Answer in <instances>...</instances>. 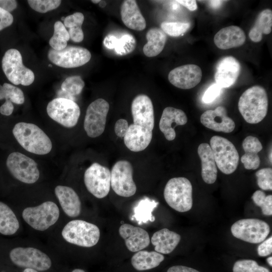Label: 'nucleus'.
<instances>
[{"mask_svg": "<svg viewBox=\"0 0 272 272\" xmlns=\"http://www.w3.org/2000/svg\"><path fill=\"white\" fill-rule=\"evenodd\" d=\"M53 35L67 41L70 38L68 31L63 24L60 21H56L54 25Z\"/></svg>", "mask_w": 272, "mask_h": 272, "instance_id": "49530a36", "label": "nucleus"}, {"mask_svg": "<svg viewBox=\"0 0 272 272\" xmlns=\"http://www.w3.org/2000/svg\"><path fill=\"white\" fill-rule=\"evenodd\" d=\"M181 240L178 233L163 228L155 232L151 237V242L155 251L162 254H169L176 247Z\"/></svg>", "mask_w": 272, "mask_h": 272, "instance_id": "bb28decb", "label": "nucleus"}, {"mask_svg": "<svg viewBox=\"0 0 272 272\" xmlns=\"http://www.w3.org/2000/svg\"><path fill=\"white\" fill-rule=\"evenodd\" d=\"M19 144L26 151L37 155H45L52 149V143L47 134L36 125L19 122L13 129Z\"/></svg>", "mask_w": 272, "mask_h": 272, "instance_id": "f03ea898", "label": "nucleus"}, {"mask_svg": "<svg viewBox=\"0 0 272 272\" xmlns=\"http://www.w3.org/2000/svg\"><path fill=\"white\" fill-rule=\"evenodd\" d=\"M5 99L17 104L24 102L25 97L23 91L19 88L5 83L0 85V100Z\"/></svg>", "mask_w": 272, "mask_h": 272, "instance_id": "72a5a7b5", "label": "nucleus"}, {"mask_svg": "<svg viewBox=\"0 0 272 272\" xmlns=\"http://www.w3.org/2000/svg\"><path fill=\"white\" fill-rule=\"evenodd\" d=\"M200 120L205 126L216 131L229 133L235 127L234 121L228 116L226 109L222 106L205 111Z\"/></svg>", "mask_w": 272, "mask_h": 272, "instance_id": "a211bd4d", "label": "nucleus"}, {"mask_svg": "<svg viewBox=\"0 0 272 272\" xmlns=\"http://www.w3.org/2000/svg\"><path fill=\"white\" fill-rule=\"evenodd\" d=\"M266 260L268 263L271 266H272V257L271 256L268 257L266 259Z\"/></svg>", "mask_w": 272, "mask_h": 272, "instance_id": "bf43d9fd", "label": "nucleus"}, {"mask_svg": "<svg viewBox=\"0 0 272 272\" xmlns=\"http://www.w3.org/2000/svg\"><path fill=\"white\" fill-rule=\"evenodd\" d=\"M135 46L136 41L133 36L126 34L118 39L114 49L117 54L122 55L131 52Z\"/></svg>", "mask_w": 272, "mask_h": 272, "instance_id": "58836bf2", "label": "nucleus"}, {"mask_svg": "<svg viewBox=\"0 0 272 272\" xmlns=\"http://www.w3.org/2000/svg\"><path fill=\"white\" fill-rule=\"evenodd\" d=\"M258 254L260 256H266L272 252V237L264 240L257 248Z\"/></svg>", "mask_w": 272, "mask_h": 272, "instance_id": "c03bdc74", "label": "nucleus"}, {"mask_svg": "<svg viewBox=\"0 0 272 272\" xmlns=\"http://www.w3.org/2000/svg\"><path fill=\"white\" fill-rule=\"evenodd\" d=\"M128 126V122L125 119H118L114 125L115 133L119 137H124L127 131Z\"/></svg>", "mask_w": 272, "mask_h": 272, "instance_id": "de8ad7c7", "label": "nucleus"}, {"mask_svg": "<svg viewBox=\"0 0 272 272\" xmlns=\"http://www.w3.org/2000/svg\"><path fill=\"white\" fill-rule=\"evenodd\" d=\"M121 20L129 29L142 31L146 26V20L135 1H124L120 7Z\"/></svg>", "mask_w": 272, "mask_h": 272, "instance_id": "393cba45", "label": "nucleus"}, {"mask_svg": "<svg viewBox=\"0 0 272 272\" xmlns=\"http://www.w3.org/2000/svg\"><path fill=\"white\" fill-rule=\"evenodd\" d=\"M54 192L62 210L67 216L75 218L79 216L81 211V200L72 188L58 185L55 187Z\"/></svg>", "mask_w": 272, "mask_h": 272, "instance_id": "5701e85b", "label": "nucleus"}, {"mask_svg": "<svg viewBox=\"0 0 272 272\" xmlns=\"http://www.w3.org/2000/svg\"><path fill=\"white\" fill-rule=\"evenodd\" d=\"M236 238L251 243L262 242L269 234L270 228L265 221L257 219H244L235 222L231 227Z\"/></svg>", "mask_w": 272, "mask_h": 272, "instance_id": "1a4fd4ad", "label": "nucleus"}, {"mask_svg": "<svg viewBox=\"0 0 272 272\" xmlns=\"http://www.w3.org/2000/svg\"><path fill=\"white\" fill-rule=\"evenodd\" d=\"M23 272H39L35 269H31V268H25Z\"/></svg>", "mask_w": 272, "mask_h": 272, "instance_id": "13d9d810", "label": "nucleus"}, {"mask_svg": "<svg viewBox=\"0 0 272 272\" xmlns=\"http://www.w3.org/2000/svg\"><path fill=\"white\" fill-rule=\"evenodd\" d=\"M187 122L186 114L181 109L167 107L163 111L159 122V128L168 141H173L176 137L174 128L183 125Z\"/></svg>", "mask_w": 272, "mask_h": 272, "instance_id": "412c9836", "label": "nucleus"}, {"mask_svg": "<svg viewBox=\"0 0 272 272\" xmlns=\"http://www.w3.org/2000/svg\"><path fill=\"white\" fill-rule=\"evenodd\" d=\"M84 180L87 190L95 197L102 198L108 195L111 186V173L108 168L93 163L85 171Z\"/></svg>", "mask_w": 272, "mask_h": 272, "instance_id": "ddd939ff", "label": "nucleus"}, {"mask_svg": "<svg viewBox=\"0 0 272 272\" xmlns=\"http://www.w3.org/2000/svg\"><path fill=\"white\" fill-rule=\"evenodd\" d=\"M222 88L215 83L210 86L204 93L202 101L206 104L214 102L221 94Z\"/></svg>", "mask_w": 272, "mask_h": 272, "instance_id": "79ce46f5", "label": "nucleus"}, {"mask_svg": "<svg viewBox=\"0 0 272 272\" xmlns=\"http://www.w3.org/2000/svg\"><path fill=\"white\" fill-rule=\"evenodd\" d=\"M49 44L52 49L55 50H61L67 46V41L54 35L50 38Z\"/></svg>", "mask_w": 272, "mask_h": 272, "instance_id": "09e8293b", "label": "nucleus"}, {"mask_svg": "<svg viewBox=\"0 0 272 272\" xmlns=\"http://www.w3.org/2000/svg\"><path fill=\"white\" fill-rule=\"evenodd\" d=\"M9 256L12 262L21 267L43 271L48 270L51 266L49 257L34 247H16L10 251Z\"/></svg>", "mask_w": 272, "mask_h": 272, "instance_id": "6e6552de", "label": "nucleus"}, {"mask_svg": "<svg viewBox=\"0 0 272 272\" xmlns=\"http://www.w3.org/2000/svg\"><path fill=\"white\" fill-rule=\"evenodd\" d=\"M147 43L143 47L144 54L148 57H154L160 54L164 48L166 34L160 28H153L147 33Z\"/></svg>", "mask_w": 272, "mask_h": 272, "instance_id": "c756f323", "label": "nucleus"}, {"mask_svg": "<svg viewBox=\"0 0 272 272\" xmlns=\"http://www.w3.org/2000/svg\"><path fill=\"white\" fill-rule=\"evenodd\" d=\"M19 227L18 220L12 209L0 201V233L4 235H13Z\"/></svg>", "mask_w": 272, "mask_h": 272, "instance_id": "2f4dec72", "label": "nucleus"}, {"mask_svg": "<svg viewBox=\"0 0 272 272\" xmlns=\"http://www.w3.org/2000/svg\"><path fill=\"white\" fill-rule=\"evenodd\" d=\"M111 173V186L117 195L122 197L133 195L137 186L133 180V168L126 160H120L114 164Z\"/></svg>", "mask_w": 272, "mask_h": 272, "instance_id": "f8f14e48", "label": "nucleus"}, {"mask_svg": "<svg viewBox=\"0 0 272 272\" xmlns=\"http://www.w3.org/2000/svg\"><path fill=\"white\" fill-rule=\"evenodd\" d=\"M84 86L85 83L80 76H73L67 78L62 82L61 89L62 92L73 99L74 96L81 93Z\"/></svg>", "mask_w": 272, "mask_h": 272, "instance_id": "f704fd0d", "label": "nucleus"}, {"mask_svg": "<svg viewBox=\"0 0 272 272\" xmlns=\"http://www.w3.org/2000/svg\"><path fill=\"white\" fill-rule=\"evenodd\" d=\"M233 272H270L263 266H260L257 262L252 259H241L235 262Z\"/></svg>", "mask_w": 272, "mask_h": 272, "instance_id": "e433bc0d", "label": "nucleus"}, {"mask_svg": "<svg viewBox=\"0 0 272 272\" xmlns=\"http://www.w3.org/2000/svg\"><path fill=\"white\" fill-rule=\"evenodd\" d=\"M118 38L114 35H108L104 39L103 44L109 49L115 48L117 45Z\"/></svg>", "mask_w": 272, "mask_h": 272, "instance_id": "864d4df0", "label": "nucleus"}, {"mask_svg": "<svg viewBox=\"0 0 272 272\" xmlns=\"http://www.w3.org/2000/svg\"><path fill=\"white\" fill-rule=\"evenodd\" d=\"M131 110L133 124L152 131L154 127V113L151 99L145 94L137 96L132 102Z\"/></svg>", "mask_w": 272, "mask_h": 272, "instance_id": "f3484780", "label": "nucleus"}, {"mask_svg": "<svg viewBox=\"0 0 272 272\" xmlns=\"http://www.w3.org/2000/svg\"><path fill=\"white\" fill-rule=\"evenodd\" d=\"M70 38L75 42H80L84 39V33L82 27H76L69 28L68 31Z\"/></svg>", "mask_w": 272, "mask_h": 272, "instance_id": "8fccbe9b", "label": "nucleus"}, {"mask_svg": "<svg viewBox=\"0 0 272 272\" xmlns=\"http://www.w3.org/2000/svg\"><path fill=\"white\" fill-rule=\"evenodd\" d=\"M158 203L155 200L147 197L141 199L134 207L133 217L139 224L154 222L155 218L152 212Z\"/></svg>", "mask_w": 272, "mask_h": 272, "instance_id": "473e14b6", "label": "nucleus"}, {"mask_svg": "<svg viewBox=\"0 0 272 272\" xmlns=\"http://www.w3.org/2000/svg\"><path fill=\"white\" fill-rule=\"evenodd\" d=\"M164 197L173 209L181 213L187 212L193 205L192 184L185 177L172 178L165 185Z\"/></svg>", "mask_w": 272, "mask_h": 272, "instance_id": "7ed1b4c3", "label": "nucleus"}, {"mask_svg": "<svg viewBox=\"0 0 272 272\" xmlns=\"http://www.w3.org/2000/svg\"><path fill=\"white\" fill-rule=\"evenodd\" d=\"M27 2L33 10L41 13L57 8L61 2L60 0H28Z\"/></svg>", "mask_w": 272, "mask_h": 272, "instance_id": "ea45409f", "label": "nucleus"}, {"mask_svg": "<svg viewBox=\"0 0 272 272\" xmlns=\"http://www.w3.org/2000/svg\"><path fill=\"white\" fill-rule=\"evenodd\" d=\"M61 235L67 242L84 247H91L99 241L100 232L95 224L81 220H72L63 227Z\"/></svg>", "mask_w": 272, "mask_h": 272, "instance_id": "20e7f679", "label": "nucleus"}, {"mask_svg": "<svg viewBox=\"0 0 272 272\" xmlns=\"http://www.w3.org/2000/svg\"><path fill=\"white\" fill-rule=\"evenodd\" d=\"M109 109V103L102 98L95 100L88 106L84 127L89 137L96 138L104 132Z\"/></svg>", "mask_w": 272, "mask_h": 272, "instance_id": "4468645a", "label": "nucleus"}, {"mask_svg": "<svg viewBox=\"0 0 272 272\" xmlns=\"http://www.w3.org/2000/svg\"><path fill=\"white\" fill-rule=\"evenodd\" d=\"M244 32L237 26H230L220 29L215 35L216 46L223 50L239 47L245 42Z\"/></svg>", "mask_w": 272, "mask_h": 272, "instance_id": "4be33fe9", "label": "nucleus"}, {"mask_svg": "<svg viewBox=\"0 0 272 272\" xmlns=\"http://www.w3.org/2000/svg\"><path fill=\"white\" fill-rule=\"evenodd\" d=\"M59 216V210L53 201H47L32 207L25 208L22 212L24 220L32 228L45 231L54 225Z\"/></svg>", "mask_w": 272, "mask_h": 272, "instance_id": "0eeeda50", "label": "nucleus"}, {"mask_svg": "<svg viewBox=\"0 0 272 272\" xmlns=\"http://www.w3.org/2000/svg\"><path fill=\"white\" fill-rule=\"evenodd\" d=\"M190 26L188 23L164 22L161 24V29L170 36L178 37L187 31Z\"/></svg>", "mask_w": 272, "mask_h": 272, "instance_id": "4c0bfd02", "label": "nucleus"}, {"mask_svg": "<svg viewBox=\"0 0 272 272\" xmlns=\"http://www.w3.org/2000/svg\"><path fill=\"white\" fill-rule=\"evenodd\" d=\"M210 147L220 170L225 174L233 173L237 169L239 159L233 144L225 138L215 135L210 140Z\"/></svg>", "mask_w": 272, "mask_h": 272, "instance_id": "423d86ee", "label": "nucleus"}, {"mask_svg": "<svg viewBox=\"0 0 272 272\" xmlns=\"http://www.w3.org/2000/svg\"><path fill=\"white\" fill-rule=\"evenodd\" d=\"M202 71L200 67L193 64L178 66L168 74V80L175 87L181 89H190L201 81Z\"/></svg>", "mask_w": 272, "mask_h": 272, "instance_id": "dca6fc26", "label": "nucleus"}, {"mask_svg": "<svg viewBox=\"0 0 272 272\" xmlns=\"http://www.w3.org/2000/svg\"><path fill=\"white\" fill-rule=\"evenodd\" d=\"M84 20V15L80 12L69 15L64 19V26L71 28L76 27H82Z\"/></svg>", "mask_w": 272, "mask_h": 272, "instance_id": "37998d69", "label": "nucleus"}, {"mask_svg": "<svg viewBox=\"0 0 272 272\" xmlns=\"http://www.w3.org/2000/svg\"><path fill=\"white\" fill-rule=\"evenodd\" d=\"M178 3L186 7L191 11H195L197 8L196 1L193 0H178L176 1Z\"/></svg>", "mask_w": 272, "mask_h": 272, "instance_id": "6e6d98bb", "label": "nucleus"}, {"mask_svg": "<svg viewBox=\"0 0 272 272\" xmlns=\"http://www.w3.org/2000/svg\"><path fill=\"white\" fill-rule=\"evenodd\" d=\"M257 185L262 190H272V169L264 168L255 173Z\"/></svg>", "mask_w": 272, "mask_h": 272, "instance_id": "a19ab883", "label": "nucleus"}, {"mask_svg": "<svg viewBox=\"0 0 272 272\" xmlns=\"http://www.w3.org/2000/svg\"><path fill=\"white\" fill-rule=\"evenodd\" d=\"M210 3L211 4L212 6L213 7H218V6H219L220 4H221V1H210Z\"/></svg>", "mask_w": 272, "mask_h": 272, "instance_id": "4d7b16f0", "label": "nucleus"}, {"mask_svg": "<svg viewBox=\"0 0 272 272\" xmlns=\"http://www.w3.org/2000/svg\"><path fill=\"white\" fill-rule=\"evenodd\" d=\"M164 259V255L156 251L140 250L132 256L131 263L136 270L142 271L158 266Z\"/></svg>", "mask_w": 272, "mask_h": 272, "instance_id": "c85d7f7f", "label": "nucleus"}, {"mask_svg": "<svg viewBox=\"0 0 272 272\" xmlns=\"http://www.w3.org/2000/svg\"><path fill=\"white\" fill-rule=\"evenodd\" d=\"M269 160L270 161V162L271 163V151L270 152L269 156Z\"/></svg>", "mask_w": 272, "mask_h": 272, "instance_id": "0e129e2a", "label": "nucleus"}, {"mask_svg": "<svg viewBox=\"0 0 272 272\" xmlns=\"http://www.w3.org/2000/svg\"><path fill=\"white\" fill-rule=\"evenodd\" d=\"M13 21L12 15L0 7V31L11 25Z\"/></svg>", "mask_w": 272, "mask_h": 272, "instance_id": "a18cd8bd", "label": "nucleus"}, {"mask_svg": "<svg viewBox=\"0 0 272 272\" xmlns=\"http://www.w3.org/2000/svg\"><path fill=\"white\" fill-rule=\"evenodd\" d=\"M242 147L245 153L241 157V161L244 168L247 170L258 168L260 163L258 153L262 149L259 140L256 137L247 136L242 142Z\"/></svg>", "mask_w": 272, "mask_h": 272, "instance_id": "cd10ccee", "label": "nucleus"}, {"mask_svg": "<svg viewBox=\"0 0 272 272\" xmlns=\"http://www.w3.org/2000/svg\"><path fill=\"white\" fill-rule=\"evenodd\" d=\"M49 59L54 64L64 68H74L84 65L91 58L90 52L79 46H66L61 50L50 49L48 52Z\"/></svg>", "mask_w": 272, "mask_h": 272, "instance_id": "2eb2a0df", "label": "nucleus"}, {"mask_svg": "<svg viewBox=\"0 0 272 272\" xmlns=\"http://www.w3.org/2000/svg\"><path fill=\"white\" fill-rule=\"evenodd\" d=\"M99 3H100V6L101 7H104L106 6V2H104V1H101Z\"/></svg>", "mask_w": 272, "mask_h": 272, "instance_id": "052dcab7", "label": "nucleus"}, {"mask_svg": "<svg viewBox=\"0 0 272 272\" xmlns=\"http://www.w3.org/2000/svg\"><path fill=\"white\" fill-rule=\"evenodd\" d=\"M167 272H199L197 270L183 265H175L170 267Z\"/></svg>", "mask_w": 272, "mask_h": 272, "instance_id": "5fc2aeb1", "label": "nucleus"}, {"mask_svg": "<svg viewBox=\"0 0 272 272\" xmlns=\"http://www.w3.org/2000/svg\"><path fill=\"white\" fill-rule=\"evenodd\" d=\"M100 0H92L91 1V2L93 3H94V4H98V3H99L100 2Z\"/></svg>", "mask_w": 272, "mask_h": 272, "instance_id": "e2e57ef3", "label": "nucleus"}, {"mask_svg": "<svg viewBox=\"0 0 272 272\" xmlns=\"http://www.w3.org/2000/svg\"><path fill=\"white\" fill-rule=\"evenodd\" d=\"M152 131L140 125L131 124L124 137L126 147L132 152H140L146 149L151 142Z\"/></svg>", "mask_w": 272, "mask_h": 272, "instance_id": "b1692460", "label": "nucleus"}, {"mask_svg": "<svg viewBox=\"0 0 272 272\" xmlns=\"http://www.w3.org/2000/svg\"><path fill=\"white\" fill-rule=\"evenodd\" d=\"M268 104L265 90L262 87L254 86L247 89L241 95L238 107L242 116L247 122L256 124L265 117Z\"/></svg>", "mask_w": 272, "mask_h": 272, "instance_id": "f257e3e1", "label": "nucleus"}, {"mask_svg": "<svg viewBox=\"0 0 272 272\" xmlns=\"http://www.w3.org/2000/svg\"><path fill=\"white\" fill-rule=\"evenodd\" d=\"M46 111L51 119L69 128L77 124L80 115V107L74 101L61 97L49 102Z\"/></svg>", "mask_w": 272, "mask_h": 272, "instance_id": "9b49d317", "label": "nucleus"}, {"mask_svg": "<svg viewBox=\"0 0 272 272\" xmlns=\"http://www.w3.org/2000/svg\"><path fill=\"white\" fill-rule=\"evenodd\" d=\"M2 65L6 76L14 85L29 86L34 81V73L24 65L22 55L16 49H10L5 52Z\"/></svg>", "mask_w": 272, "mask_h": 272, "instance_id": "39448f33", "label": "nucleus"}, {"mask_svg": "<svg viewBox=\"0 0 272 272\" xmlns=\"http://www.w3.org/2000/svg\"><path fill=\"white\" fill-rule=\"evenodd\" d=\"M241 70L239 62L234 57L222 58L218 63L214 75L216 84L221 88L232 86L238 78Z\"/></svg>", "mask_w": 272, "mask_h": 272, "instance_id": "6ab92c4d", "label": "nucleus"}, {"mask_svg": "<svg viewBox=\"0 0 272 272\" xmlns=\"http://www.w3.org/2000/svg\"><path fill=\"white\" fill-rule=\"evenodd\" d=\"M252 198L254 203L260 207L263 214L266 216L272 215V195H266L265 193L260 190L255 191Z\"/></svg>", "mask_w": 272, "mask_h": 272, "instance_id": "c9c22d12", "label": "nucleus"}, {"mask_svg": "<svg viewBox=\"0 0 272 272\" xmlns=\"http://www.w3.org/2000/svg\"><path fill=\"white\" fill-rule=\"evenodd\" d=\"M14 110V106L10 101L6 102L0 107V113L6 116L10 115Z\"/></svg>", "mask_w": 272, "mask_h": 272, "instance_id": "603ef678", "label": "nucleus"}, {"mask_svg": "<svg viewBox=\"0 0 272 272\" xmlns=\"http://www.w3.org/2000/svg\"><path fill=\"white\" fill-rule=\"evenodd\" d=\"M272 11L265 9L257 16L255 23L249 32V38L254 42H258L263 34H268L271 32Z\"/></svg>", "mask_w": 272, "mask_h": 272, "instance_id": "7c9ffc66", "label": "nucleus"}, {"mask_svg": "<svg viewBox=\"0 0 272 272\" xmlns=\"http://www.w3.org/2000/svg\"><path fill=\"white\" fill-rule=\"evenodd\" d=\"M17 2L14 0H0V7L10 13L16 9Z\"/></svg>", "mask_w": 272, "mask_h": 272, "instance_id": "3c124183", "label": "nucleus"}, {"mask_svg": "<svg viewBox=\"0 0 272 272\" xmlns=\"http://www.w3.org/2000/svg\"><path fill=\"white\" fill-rule=\"evenodd\" d=\"M72 272H85L84 270L82 269L77 268L74 269Z\"/></svg>", "mask_w": 272, "mask_h": 272, "instance_id": "680f3d73", "label": "nucleus"}, {"mask_svg": "<svg viewBox=\"0 0 272 272\" xmlns=\"http://www.w3.org/2000/svg\"><path fill=\"white\" fill-rule=\"evenodd\" d=\"M197 153L201 160V174L203 180L207 184L214 183L217 177V168L210 145L200 144Z\"/></svg>", "mask_w": 272, "mask_h": 272, "instance_id": "a878e982", "label": "nucleus"}, {"mask_svg": "<svg viewBox=\"0 0 272 272\" xmlns=\"http://www.w3.org/2000/svg\"><path fill=\"white\" fill-rule=\"evenodd\" d=\"M6 165L11 174L17 180L27 184L36 182L40 173L37 163L20 152H13L7 158Z\"/></svg>", "mask_w": 272, "mask_h": 272, "instance_id": "9d476101", "label": "nucleus"}, {"mask_svg": "<svg viewBox=\"0 0 272 272\" xmlns=\"http://www.w3.org/2000/svg\"><path fill=\"white\" fill-rule=\"evenodd\" d=\"M119 233L124 240L125 245L130 251L138 252L150 244L149 234L142 228L123 224L119 227Z\"/></svg>", "mask_w": 272, "mask_h": 272, "instance_id": "aec40b11", "label": "nucleus"}]
</instances>
